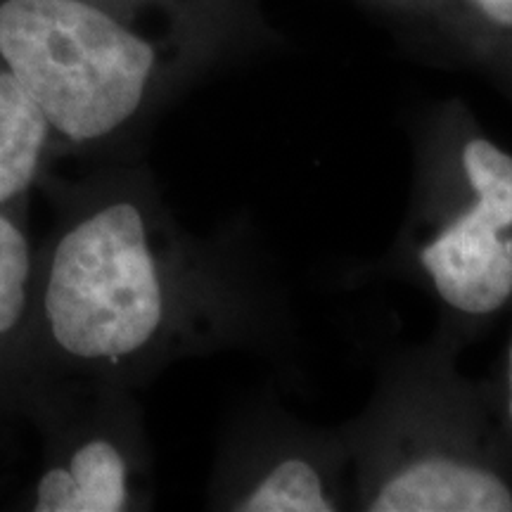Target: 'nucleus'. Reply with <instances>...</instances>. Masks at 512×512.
<instances>
[{"label": "nucleus", "instance_id": "2", "mask_svg": "<svg viewBox=\"0 0 512 512\" xmlns=\"http://www.w3.org/2000/svg\"><path fill=\"white\" fill-rule=\"evenodd\" d=\"M0 62L48 121L55 147L110 143L150 98L157 48L86 0H3Z\"/></svg>", "mask_w": 512, "mask_h": 512}, {"label": "nucleus", "instance_id": "6", "mask_svg": "<svg viewBox=\"0 0 512 512\" xmlns=\"http://www.w3.org/2000/svg\"><path fill=\"white\" fill-rule=\"evenodd\" d=\"M38 252L19 207H0V382L34 370Z\"/></svg>", "mask_w": 512, "mask_h": 512}, {"label": "nucleus", "instance_id": "4", "mask_svg": "<svg viewBox=\"0 0 512 512\" xmlns=\"http://www.w3.org/2000/svg\"><path fill=\"white\" fill-rule=\"evenodd\" d=\"M366 510L512 512V486L479 460L425 451L392 467L368 494Z\"/></svg>", "mask_w": 512, "mask_h": 512}, {"label": "nucleus", "instance_id": "1", "mask_svg": "<svg viewBox=\"0 0 512 512\" xmlns=\"http://www.w3.org/2000/svg\"><path fill=\"white\" fill-rule=\"evenodd\" d=\"M178 290L157 221L128 192L83 202L38 254L34 363L136 368L176 323Z\"/></svg>", "mask_w": 512, "mask_h": 512}, {"label": "nucleus", "instance_id": "7", "mask_svg": "<svg viewBox=\"0 0 512 512\" xmlns=\"http://www.w3.org/2000/svg\"><path fill=\"white\" fill-rule=\"evenodd\" d=\"M57 152L48 121L0 67V207H19Z\"/></svg>", "mask_w": 512, "mask_h": 512}, {"label": "nucleus", "instance_id": "9", "mask_svg": "<svg viewBox=\"0 0 512 512\" xmlns=\"http://www.w3.org/2000/svg\"><path fill=\"white\" fill-rule=\"evenodd\" d=\"M479 36L512 43V0H432Z\"/></svg>", "mask_w": 512, "mask_h": 512}, {"label": "nucleus", "instance_id": "5", "mask_svg": "<svg viewBox=\"0 0 512 512\" xmlns=\"http://www.w3.org/2000/svg\"><path fill=\"white\" fill-rule=\"evenodd\" d=\"M133 503V460L117 437L100 430L64 439L29 496L36 512H121Z\"/></svg>", "mask_w": 512, "mask_h": 512}, {"label": "nucleus", "instance_id": "10", "mask_svg": "<svg viewBox=\"0 0 512 512\" xmlns=\"http://www.w3.org/2000/svg\"><path fill=\"white\" fill-rule=\"evenodd\" d=\"M508 415L512 422V342H510V351H508Z\"/></svg>", "mask_w": 512, "mask_h": 512}, {"label": "nucleus", "instance_id": "8", "mask_svg": "<svg viewBox=\"0 0 512 512\" xmlns=\"http://www.w3.org/2000/svg\"><path fill=\"white\" fill-rule=\"evenodd\" d=\"M242 512H330L335 496L323 472L309 458L278 460L252 489L233 505Z\"/></svg>", "mask_w": 512, "mask_h": 512}, {"label": "nucleus", "instance_id": "3", "mask_svg": "<svg viewBox=\"0 0 512 512\" xmlns=\"http://www.w3.org/2000/svg\"><path fill=\"white\" fill-rule=\"evenodd\" d=\"M470 202L420 249V264L448 309L489 316L512 299V155L489 138L460 155Z\"/></svg>", "mask_w": 512, "mask_h": 512}]
</instances>
